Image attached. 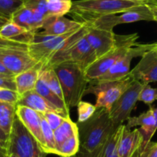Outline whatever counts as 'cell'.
Here are the masks:
<instances>
[{
	"mask_svg": "<svg viewBox=\"0 0 157 157\" xmlns=\"http://www.w3.org/2000/svg\"><path fill=\"white\" fill-rule=\"evenodd\" d=\"M77 126L79 137L78 157H96L105 142L119 127L113 124L109 110L104 107L97 109L88 120L78 123Z\"/></svg>",
	"mask_w": 157,
	"mask_h": 157,
	"instance_id": "6da1fadb",
	"label": "cell"
},
{
	"mask_svg": "<svg viewBox=\"0 0 157 157\" xmlns=\"http://www.w3.org/2000/svg\"><path fill=\"white\" fill-rule=\"evenodd\" d=\"M142 3L129 0H78L73 1L69 14L74 20L90 23L107 15L121 13Z\"/></svg>",
	"mask_w": 157,
	"mask_h": 157,
	"instance_id": "7a4b0ae2",
	"label": "cell"
},
{
	"mask_svg": "<svg viewBox=\"0 0 157 157\" xmlns=\"http://www.w3.org/2000/svg\"><path fill=\"white\" fill-rule=\"evenodd\" d=\"M59 78L64 100L69 108L77 106L89 85L85 71L72 63H63L52 68Z\"/></svg>",
	"mask_w": 157,
	"mask_h": 157,
	"instance_id": "3957f363",
	"label": "cell"
},
{
	"mask_svg": "<svg viewBox=\"0 0 157 157\" xmlns=\"http://www.w3.org/2000/svg\"><path fill=\"white\" fill-rule=\"evenodd\" d=\"M138 38V33L123 36L116 35V45L115 47L102 57L97 59L85 71L86 76L89 81L99 78L116 62L123 58L129 48L136 44Z\"/></svg>",
	"mask_w": 157,
	"mask_h": 157,
	"instance_id": "277c9868",
	"label": "cell"
},
{
	"mask_svg": "<svg viewBox=\"0 0 157 157\" xmlns=\"http://www.w3.org/2000/svg\"><path fill=\"white\" fill-rule=\"evenodd\" d=\"M135 80L132 75H126L116 81L92 80L89 82L85 95L94 94L96 97V109L104 107L109 110L113 104L129 88Z\"/></svg>",
	"mask_w": 157,
	"mask_h": 157,
	"instance_id": "5b68a950",
	"label": "cell"
},
{
	"mask_svg": "<svg viewBox=\"0 0 157 157\" xmlns=\"http://www.w3.org/2000/svg\"><path fill=\"white\" fill-rule=\"evenodd\" d=\"M8 150L9 155L14 153L19 157H45L46 154L16 115L9 136Z\"/></svg>",
	"mask_w": 157,
	"mask_h": 157,
	"instance_id": "8992f818",
	"label": "cell"
},
{
	"mask_svg": "<svg viewBox=\"0 0 157 157\" xmlns=\"http://www.w3.org/2000/svg\"><path fill=\"white\" fill-rule=\"evenodd\" d=\"M140 21H154L152 12L149 6L146 4L132 7L121 13L119 16L117 14H112L102 16L86 25L93 28L113 31V28L118 25L133 23Z\"/></svg>",
	"mask_w": 157,
	"mask_h": 157,
	"instance_id": "52a82bcc",
	"label": "cell"
},
{
	"mask_svg": "<svg viewBox=\"0 0 157 157\" xmlns=\"http://www.w3.org/2000/svg\"><path fill=\"white\" fill-rule=\"evenodd\" d=\"M145 84L135 79L130 86L113 104L109 110V115L116 127L123 125L130 117L131 113L139 101V96Z\"/></svg>",
	"mask_w": 157,
	"mask_h": 157,
	"instance_id": "ba28073f",
	"label": "cell"
},
{
	"mask_svg": "<svg viewBox=\"0 0 157 157\" xmlns=\"http://www.w3.org/2000/svg\"><path fill=\"white\" fill-rule=\"evenodd\" d=\"M157 46V43L149 44H140L137 43L134 46L129 48L126 55L112 66L105 73L96 80L116 81L120 80L129 75L130 72L131 61L136 57L143 56L146 52ZM96 80V79H95Z\"/></svg>",
	"mask_w": 157,
	"mask_h": 157,
	"instance_id": "9c48e42d",
	"label": "cell"
},
{
	"mask_svg": "<svg viewBox=\"0 0 157 157\" xmlns=\"http://www.w3.org/2000/svg\"><path fill=\"white\" fill-rule=\"evenodd\" d=\"M0 63L15 75L36 66V61L28 49H7L0 51Z\"/></svg>",
	"mask_w": 157,
	"mask_h": 157,
	"instance_id": "30bf717a",
	"label": "cell"
},
{
	"mask_svg": "<svg viewBox=\"0 0 157 157\" xmlns=\"http://www.w3.org/2000/svg\"><path fill=\"white\" fill-rule=\"evenodd\" d=\"M75 31L76 30L60 36H51L41 43H30L28 45V52L36 61L43 63V66L60 49L63 42Z\"/></svg>",
	"mask_w": 157,
	"mask_h": 157,
	"instance_id": "8fae6325",
	"label": "cell"
},
{
	"mask_svg": "<svg viewBox=\"0 0 157 157\" xmlns=\"http://www.w3.org/2000/svg\"><path fill=\"white\" fill-rule=\"evenodd\" d=\"M129 75L142 83L157 82V50L148 51L141 57L138 64L129 72Z\"/></svg>",
	"mask_w": 157,
	"mask_h": 157,
	"instance_id": "7c38bea8",
	"label": "cell"
},
{
	"mask_svg": "<svg viewBox=\"0 0 157 157\" xmlns=\"http://www.w3.org/2000/svg\"><path fill=\"white\" fill-rule=\"evenodd\" d=\"M85 37L94 50L97 59L109 52L116 45V35L113 31L100 29L87 25Z\"/></svg>",
	"mask_w": 157,
	"mask_h": 157,
	"instance_id": "4fadbf2b",
	"label": "cell"
},
{
	"mask_svg": "<svg viewBox=\"0 0 157 157\" xmlns=\"http://www.w3.org/2000/svg\"><path fill=\"white\" fill-rule=\"evenodd\" d=\"M16 115L29 132L35 137L45 152L46 143L42 132L41 114L24 105H16Z\"/></svg>",
	"mask_w": 157,
	"mask_h": 157,
	"instance_id": "5bb4252c",
	"label": "cell"
},
{
	"mask_svg": "<svg viewBox=\"0 0 157 157\" xmlns=\"http://www.w3.org/2000/svg\"><path fill=\"white\" fill-rule=\"evenodd\" d=\"M138 126H140V131L143 136V143L138 150V154H140L151 141V139L157 129L153 115V107L150 105L147 111L143 113L139 116H130L128 119L126 127L131 129Z\"/></svg>",
	"mask_w": 157,
	"mask_h": 157,
	"instance_id": "9a60e30c",
	"label": "cell"
},
{
	"mask_svg": "<svg viewBox=\"0 0 157 157\" xmlns=\"http://www.w3.org/2000/svg\"><path fill=\"white\" fill-rule=\"evenodd\" d=\"M83 23L71 20L64 16H49L45 20L43 28L44 31L39 33L43 36H60L82 28Z\"/></svg>",
	"mask_w": 157,
	"mask_h": 157,
	"instance_id": "2e32d148",
	"label": "cell"
},
{
	"mask_svg": "<svg viewBox=\"0 0 157 157\" xmlns=\"http://www.w3.org/2000/svg\"><path fill=\"white\" fill-rule=\"evenodd\" d=\"M143 143V136L140 129H130L123 125V132L118 143L117 152L119 157H133Z\"/></svg>",
	"mask_w": 157,
	"mask_h": 157,
	"instance_id": "e0dca14e",
	"label": "cell"
},
{
	"mask_svg": "<svg viewBox=\"0 0 157 157\" xmlns=\"http://www.w3.org/2000/svg\"><path fill=\"white\" fill-rule=\"evenodd\" d=\"M42 68L43 63L39 62L31 69L15 75L14 79L16 86V91L20 96L34 90Z\"/></svg>",
	"mask_w": 157,
	"mask_h": 157,
	"instance_id": "ac0fdd59",
	"label": "cell"
},
{
	"mask_svg": "<svg viewBox=\"0 0 157 157\" xmlns=\"http://www.w3.org/2000/svg\"><path fill=\"white\" fill-rule=\"evenodd\" d=\"M18 105L27 106L38 113H42V114L46 113V112L53 111L62 115V113L56 107L54 106L49 101H47L45 98L40 96L39 93H36L34 90L21 96L20 99L17 103V105Z\"/></svg>",
	"mask_w": 157,
	"mask_h": 157,
	"instance_id": "d6986e66",
	"label": "cell"
},
{
	"mask_svg": "<svg viewBox=\"0 0 157 157\" xmlns=\"http://www.w3.org/2000/svg\"><path fill=\"white\" fill-rule=\"evenodd\" d=\"M34 90L40 96L45 98L46 100L49 101L50 103H52L54 106L56 107L63 116L65 117L69 116V108L67 106L66 102L60 99L54 92H52L39 77Z\"/></svg>",
	"mask_w": 157,
	"mask_h": 157,
	"instance_id": "ffe728a7",
	"label": "cell"
},
{
	"mask_svg": "<svg viewBox=\"0 0 157 157\" xmlns=\"http://www.w3.org/2000/svg\"><path fill=\"white\" fill-rule=\"evenodd\" d=\"M78 132V128L76 123H73L71 120L70 116L66 117L63 123L56 129L54 130V136H55L56 146V155L58 149H59L61 145L67 139Z\"/></svg>",
	"mask_w": 157,
	"mask_h": 157,
	"instance_id": "44dd1931",
	"label": "cell"
},
{
	"mask_svg": "<svg viewBox=\"0 0 157 157\" xmlns=\"http://www.w3.org/2000/svg\"><path fill=\"white\" fill-rule=\"evenodd\" d=\"M16 105L0 101V127L10 136L16 116Z\"/></svg>",
	"mask_w": 157,
	"mask_h": 157,
	"instance_id": "7402d4cb",
	"label": "cell"
},
{
	"mask_svg": "<svg viewBox=\"0 0 157 157\" xmlns=\"http://www.w3.org/2000/svg\"><path fill=\"white\" fill-rule=\"evenodd\" d=\"M39 78L48 86L49 89L52 92L56 93L61 99L64 100V96H63V90H62L61 84H60L59 78L56 73L52 68L49 67H43L42 68L40 73H39Z\"/></svg>",
	"mask_w": 157,
	"mask_h": 157,
	"instance_id": "603a6c76",
	"label": "cell"
},
{
	"mask_svg": "<svg viewBox=\"0 0 157 157\" xmlns=\"http://www.w3.org/2000/svg\"><path fill=\"white\" fill-rule=\"evenodd\" d=\"M123 125L120 126L105 142L96 157H119L117 152L118 143L123 132Z\"/></svg>",
	"mask_w": 157,
	"mask_h": 157,
	"instance_id": "cb8c5ba5",
	"label": "cell"
},
{
	"mask_svg": "<svg viewBox=\"0 0 157 157\" xmlns=\"http://www.w3.org/2000/svg\"><path fill=\"white\" fill-rule=\"evenodd\" d=\"M10 21L28 32L33 33V11L30 9L23 6L12 16Z\"/></svg>",
	"mask_w": 157,
	"mask_h": 157,
	"instance_id": "d4e9b609",
	"label": "cell"
},
{
	"mask_svg": "<svg viewBox=\"0 0 157 157\" xmlns=\"http://www.w3.org/2000/svg\"><path fill=\"white\" fill-rule=\"evenodd\" d=\"M72 0H47L49 16H64L72 8Z\"/></svg>",
	"mask_w": 157,
	"mask_h": 157,
	"instance_id": "484cf974",
	"label": "cell"
},
{
	"mask_svg": "<svg viewBox=\"0 0 157 157\" xmlns=\"http://www.w3.org/2000/svg\"><path fill=\"white\" fill-rule=\"evenodd\" d=\"M79 150V137L78 132L72 135L66 140L59 149H58L57 155L62 157H70L78 153Z\"/></svg>",
	"mask_w": 157,
	"mask_h": 157,
	"instance_id": "4316f807",
	"label": "cell"
},
{
	"mask_svg": "<svg viewBox=\"0 0 157 157\" xmlns=\"http://www.w3.org/2000/svg\"><path fill=\"white\" fill-rule=\"evenodd\" d=\"M41 114V113H40ZM41 123H42V132H43V139L46 143V154H56V140L54 136V131L51 129L49 125L45 120L43 115L41 114Z\"/></svg>",
	"mask_w": 157,
	"mask_h": 157,
	"instance_id": "83f0119b",
	"label": "cell"
},
{
	"mask_svg": "<svg viewBox=\"0 0 157 157\" xmlns=\"http://www.w3.org/2000/svg\"><path fill=\"white\" fill-rule=\"evenodd\" d=\"M24 0H0V16L10 20L12 16L23 6Z\"/></svg>",
	"mask_w": 157,
	"mask_h": 157,
	"instance_id": "f1b7e54d",
	"label": "cell"
},
{
	"mask_svg": "<svg viewBox=\"0 0 157 157\" xmlns=\"http://www.w3.org/2000/svg\"><path fill=\"white\" fill-rule=\"evenodd\" d=\"M96 107L95 105L90 103L88 102L80 101L77 105V111H78V123H83L86 121L93 116L96 111Z\"/></svg>",
	"mask_w": 157,
	"mask_h": 157,
	"instance_id": "f546056e",
	"label": "cell"
},
{
	"mask_svg": "<svg viewBox=\"0 0 157 157\" xmlns=\"http://www.w3.org/2000/svg\"><path fill=\"white\" fill-rule=\"evenodd\" d=\"M157 99V87L152 88L149 84L144 86L142 90L140 96H139V101L144 102L146 105L150 106Z\"/></svg>",
	"mask_w": 157,
	"mask_h": 157,
	"instance_id": "4dcf8cb0",
	"label": "cell"
},
{
	"mask_svg": "<svg viewBox=\"0 0 157 157\" xmlns=\"http://www.w3.org/2000/svg\"><path fill=\"white\" fill-rule=\"evenodd\" d=\"M24 6L42 13L46 17H49L48 14L47 0H24Z\"/></svg>",
	"mask_w": 157,
	"mask_h": 157,
	"instance_id": "1f68e13d",
	"label": "cell"
},
{
	"mask_svg": "<svg viewBox=\"0 0 157 157\" xmlns=\"http://www.w3.org/2000/svg\"><path fill=\"white\" fill-rule=\"evenodd\" d=\"M42 115H43V117L45 118V120H46L48 124L49 125L51 129L53 131L55 130V129H56L57 128L63 123V121H64L65 119L66 118L65 117V116H62L59 113L53 111L46 112V113H43V114Z\"/></svg>",
	"mask_w": 157,
	"mask_h": 157,
	"instance_id": "d6a6232c",
	"label": "cell"
},
{
	"mask_svg": "<svg viewBox=\"0 0 157 157\" xmlns=\"http://www.w3.org/2000/svg\"><path fill=\"white\" fill-rule=\"evenodd\" d=\"M21 96L16 90L0 88V101L17 105Z\"/></svg>",
	"mask_w": 157,
	"mask_h": 157,
	"instance_id": "836d02e7",
	"label": "cell"
},
{
	"mask_svg": "<svg viewBox=\"0 0 157 157\" xmlns=\"http://www.w3.org/2000/svg\"><path fill=\"white\" fill-rule=\"evenodd\" d=\"M7 49H28V44L0 37V51Z\"/></svg>",
	"mask_w": 157,
	"mask_h": 157,
	"instance_id": "e575fe53",
	"label": "cell"
},
{
	"mask_svg": "<svg viewBox=\"0 0 157 157\" xmlns=\"http://www.w3.org/2000/svg\"><path fill=\"white\" fill-rule=\"evenodd\" d=\"M137 157H157V143L149 142L144 150L138 154Z\"/></svg>",
	"mask_w": 157,
	"mask_h": 157,
	"instance_id": "d590c367",
	"label": "cell"
},
{
	"mask_svg": "<svg viewBox=\"0 0 157 157\" xmlns=\"http://www.w3.org/2000/svg\"><path fill=\"white\" fill-rule=\"evenodd\" d=\"M0 155L3 157H9L8 150V142L0 139Z\"/></svg>",
	"mask_w": 157,
	"mask_h": 157,
	"instance_id": "8d00e7d4",
	"label": "cell"
},
{
	"mask_svg": "<svg viewBox=\"0 0 157 157\" xmlns=\"http://www.w3.org/2000/svg\"><path fill=\"white\" fill-rule=\"evenodd\" d=\"M129 1L140 2V3L146 4V5H155V4H157V0H129Z\"/></svg>",
	"mask_w": 157,
	"mask_h": 157,
	"instance_id": "74e56055",
	"label": "cell"
},
{
	"mask_svg": "<svg viewBox=\"0 0 157 157\" xmlns=\"http://www.w3.org/2000/svg\"><path fill=\"white\" fill-rule=\"evenodd\" d=\"M149 6V9H150L151 12L152 13V16H153L154 21L157 22V4L155 5H148Z\"/></svg>",
	"mask_w": 157,
	"mask_h": 157,
	"instance_id": "f35d334b",
	"label": "cell"
},
{
	"mask_svg": "<svg viewBox=\"0 0 157 157\" xmlns=\"http://www.w3.org/2000/svg\"><path fill=\"white\" fill-rule=\"evenodd\" d=\"M0 73L7 74V75H14V74L11 73V72H10L1 63H0Z\"/></svg>",
	"mask_w": 157,
	"mask_h": 157,
	"instance_id": "ab89813d",
	"label": "cell"
},
{
	"mask_svg": "<svg viewBox=\"0 0 157 157\" xmlns=\"http://www.w3.org/2000/svg\"><path fill=\"white\" fill-rule=\"evenodd\" d=\"M0 139L6 142H8L9 140V136L6 135V133L2 130L1 127H0Z\"/></svg>",
	"mask_w": 157,
	"mask_h": 157,
	"instance_id": "60d3db41",
	"label": "cell"
},
{
	"mask_svg": "<svg viewBox=\"0 0 157 157\" xmlns=\"http://www.w3.org/2000/svg\"><path fill=\"white\" fill-rule=\"evenodd\" d=\"M10 20H9L8 19H6V18L2 17V16H0V29L2 28L4 25L7 23V22H10Z\"/></svg>",
	"mask_w": 157,
	"mask_h": 157,
	"instance_id": "b9f144b4",
	"label": "cell"
},
{
	"mask_svg": "<svg viewBox=\"0 0 157 157\" xmlns=\"http://www.w3.org/2000/svg\"><path fill=\"white\" fill-rule=\"evenodd\" d=\"M14 75H7V74L0 73V78H14Z\"/></svg>",
	"mask_w": 157,
	"mask_h": 157,
	"instance_id": "7bdbcfd3",
	"label": "cell"
},
{
	"mask_svg": "<svg viewBox=\"0 0 157 157\" xmlns=\"http://www.w3.org/2000/svg\"><path fill=\"white\" fill-rule=\"evenodd\" d=\"M153 115H154V118H155V126H156L157 128V107L156 108H153Z\"/></svg>",
	"mask_w": 157,
	"mask_h": 157,
	"instance_id": "ee69618b",
	"label": "cell"
},
{
	"mask_svg": "<svg viewBox=\"0 0 157 157\" xmlns=\"http://www.w3.org/2000/svg\"><path fill=\"white\" fill-rule=\"evenodd\" d=\"M9 157H19V155H17L16 154H14V153H11L10 154V156Z\"/></svg>",
	"mask_w": 157,
	"mask_h": 157,
	"instance_id": "f6af8a7d",
	"label": "cell"
},
{
	"mask_svg": "<svg viewBox=\"0 0 157 157\" xmlns=\"http://www.w3.org/2000/svg\"><path fill=\"white\" fill-rule=\"evenodd\" d=\"M137 155H138V152H136V154L133 155V157H137Z\"/></svg>",
	"mask_w": 157,
	"mask_h": 157,
	"instance_id": "bcb514c9",
	"label": "cell"
},
{
	"mask_svg": "<svg viewBox=\"0 0 157 157\" xmlns=\"http://www.w3.org/2000/svg\"><path fill=\"white\" fill-rule=\"evenodd\" d=\"M70 157H78V156H77L76 155H72V156H70Z\"/></svg>",
	"mask_w": 157,
	"mask_h": 157,
	"instance_id": "7dc6e473",
	"label": "cell"
},
{
	"mask_svg": "<svg viewBox=\"0 0 157 157\" xmlns=\"http://www.w3.org/2000/svg\"><path fill=\"white\" fill-rule=\"evenodd\" d=\"M155 49H156V50H157V46H156V47H155Z\"/></svg>",
	"mask_w": 157,
	"mask_h": 157,
	"instance_id": "c3c4849f",
	"label": "cell"
},
{
	"mask_svg": "<svg viewBox=\"0 0 157 157\" xmlns=\"http://www.w3.org/2000/svg\"><path fill=\"white\" fill-rule=\"evenodd\" d=\"M0 157H3V156H1V155H0Z\"/></svg>",
	"mask_w": 157,
	"mask_h": 157,
	"instance_id": "681fc988",
	"label": "cell"
}]
</instances>
